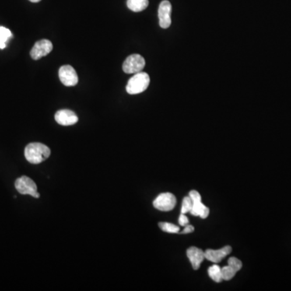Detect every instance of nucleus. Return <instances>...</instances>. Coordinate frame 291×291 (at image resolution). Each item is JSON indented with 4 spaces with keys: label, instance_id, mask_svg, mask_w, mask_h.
Listing matches in <instances>:
<instances>
[{
    "label": "nucleus",
    "instance_id": "f257e3e1",
    "mask_svg": "<svg viewBox=\"0 0 291 291\" xmlns=\"http://www.w3.org/2000/svg\"><path fill=\"white\" fill-rule=\"evenodd\" d=\"M50 148L40 142L28 144L25 149V159L33 164L43 163L50 157Z\"/></svg>",
    "mask_w": 291,
    "mask_h": 291
},
{
    "label": "nucleus",
    "instance_id": "f03ea898",
    "mask_svg": "<svg viewBox=\"0 0 291 291\" xmlns=\"http://www.w3.org/2000/svg\"><path fill=\"white\" fill-rule=\"evenodd\" d=\"M150 85V76L148 73H136L132 78L129 79L127 92L130 95L139 94L148 89Z\"/></svg>",
    "mask_w": 291,
    "mask_h": 291
},
{
    "label": "nucleus",
    "instance_id": "7ed1b4c3",
    "mask_svg": "<svg viewBox=\"0 0 291 291\" xmlns=\"http://www.w3.org/2000/svg\"><path fill=\"white\" fill-rule=\"evenodd\" d=\"M15 187L19 194L23 195L29 194L35 198H39L40 197L36 183L28 176H23L15 180Z\"/></svg>",
    "mask_w": 291,
    "mask_h": 291
},
{
    "label": "nucleus",
    "instance_id": "20e7f679",
    "mask_svg": "<svg viewBox=\"0 0 291 291\" xmlns=\"http://www.w3.org/2000/svg\"><path fill=\"white\" fill-rule=\"evenodd\" d=\"M145 64V59L142 56L134 54L129 56L128 58L124 60L122 69L127 74H136L143 70Z\"/></svg>",
    "mask_w": 291,
    "mask_h": 291
},
{
    "label": "nucleus",
    "instance_id": "39448f33",
    "mask_svg": "<svg viewBox=\"0 0 291 291\" xmlns=\"http://www.w3.org/2000/svg\"><path fill=\"white\" fill-rule=\"evenodd\" d=\"M176 197L171 193L159 194L153 201L154 207L160 211H173L176 206Z\"/></svg>",
    "mask_w": 291,
    "mask_h": 291
},
{
    "label": "nucleus",
    "instance_id": "423d86ee",
    "mask_svg": "<svg viewBox=\"0 0 291 291\" xmlns=\"http://www.w3.org/2000/svg\"><path fill=\"white\" fill-rule=\"evenodd\" d=\"M58 76L63 85L67 87H73L79 82V77L76 71L71 66H61L58 71Z\"/></svg>",
    "mask_w": 291,
    "mask_h": 291
},
{
    "label": "nucleus",
    "instance_id": "0eeeda50",
    "mask_svg": "<svg viewBox=\"0 0 291 291\" xmlns=\"http://www.w3.org/2000/svg\"><path fill=\"white\" fill-rule=\"evenodd\" d=\"M52 50H53V44L51 41L43 39L35 43L33 49L31 50L30 55L33 59L38 60L45 56L48 55Z\"/></svg>",
    "mask_w": 291,
    "mask_h": 291
},
{
    "label": "nucleus",
    "instance_id": "6e6552de",
    "mask_svg": "<svg viewBox=\"0 0 291 291\" xmlns=\"http://www.w3.org/2000/svg\"><path fill=\"white\" fill-rule=\"evenodd\" d=\"M172 13V5L168 0H163L159 4L158 15H159V25L163 29H168L172 24L171 19Z\"/></svg>",
    "mask_w": 291,
    "mask_h": 291
},
{
    "label": "nucleus",
    "instance_id": "1a4fd4ad",
    "mask_svg": "<svg viewBox=\"0 0 291 291\" xmlns=\"http://www.w3.org/2000/svg\"><path fill=\"white\" fill-rule=\"evenodd\" d=\"M54 118L58 124L64 126V127L73 126L79 121L76 114L69 109H61L55 113Z\"/></svg>",
    "mask_w": 291,
    "mask_h": 291
},
{
    "label": "nucleus",
    "instance_id": "9d476101",
    "mask_svg": "<svg viewBox=\"0 0 291 291\" xmlns=\"http://www.w3.org/2000/svg\"><path fill=\"white\" fill-rule=\"evenodd\" d=\"M232 247L230 246H225L222 248L218 250H212L208 249L205 252V258L211 262L218 263L222 261L227 255L232 253Z\"/></svg>",
    "mask_w": 291,
    "mask_h": 291
},
{
    "label": "nucleus",
    "instance_id": "9b49d317",
    "mask_svg": "<svg viewBox=\"0 0 291 291\" xmlns=\"http://www.w3.org/2000/svg\"><path fill=\"white\" fill-rule=\"evenodd\" d=\"M187 257L190 259L194 269L197 270L199 268L201 263L203 262L204 259H205V252L197 247H191L187 250Z\"/></svg>",
    "mask_w": 291,
    "mask_h": 291
},
{
    "label": "nucleus",
    "instance_id": "f8f14e48",
    "mask_svg": "<svg viewBox=\"0 0 291 291\" xmlns=\"http://www.w3.org/2000/svg\"><path fill=\"white\" fill-rule=\"evenodd\" d=\"M191 215L194 216H199L201 218H206L209 216L210 209L208 207L205 206L201 201H197L193 203V207L190 211Z\"/></svg>",
    "mask_w": 291,
    "mask_h": 291
},
{
    "label": "nucleus",
    "instance_id": "ddd939ff",
    "mask_svg": "<svg viewBox=\"0 0 291 291\" xmlns=\"http://www.w3.org/2000/svg\"><path fill=\"white\" fill-rule=\"evenodd\" d=\"M149 5L148 0H127V7L134 12L144 11Z\"/></svg>",
    "mask_w": 291,
    "mask_h": 291
},
{
    "label": "nucleus",
    "instance_id": "4468645a",
    "mask_svg": "<svg viewBox=\"0 0 291 291\" xmlns=\"http://www.w3.org/2000/svg\"><path fill=\"white\" fill-rule=\"evenodd\" d=\"M12 37V33L11 30L7 28L0 26V50L6 48L7 43Z\"/></svg>",
    "mask_w": 291,
    "mask_h": 291
},
{
    "label": "nucleus",
    "instance_id": "2eb2a0df",
    "mask_svg": "<svg viewBox=\"0 0 291 291\" xmlns=\"http://www.w3.org/2000/svg\"><path fill=\"white\" fill-rule=\"evenodd\" d=\"M208 274H209L210 278L215 282H221L222 281V268L214 264L212 266L210 267L208 269Z\"/></svg>",
    "mask_w": 291,
    "mask_h": 291
},
{
    "label": "nucleus",
    "instance_id": "dca6fc26",
    "mask_svg": "<svg viewBox=\"0 0 291 291\" xmlns=\"http://www.w3.org/2000/svg\"><path fill=\"white\" fill-rule=\"evenodd\" d=\"M159 227L163 232H168V233H179L180 232V227L173 223L169 222H159Z\"/></svg>",
    "mask_w": 291,
    "mask_h": 291
},
{
    "label": "nucleus",
    "instance_id": "f3484780",
    "mask_svg": "<svg viewBox=\"0 0 291 291\" xmlns=\"http://www.w3.org/2000/svg\"><path fill=\"white\" fill-rule=\"evenodd\" d=\"M236 273L237 272H236V270L234 269L233 268H232L230 265L222 267V280H225V281H229V280L232 279L234 277L236 276Z\"/></svg>",
    "mask_w": 291,
    "mask_h": 291
},
{
    "label": "nucleus",
    "instance_id": "a211bd4d",
    "mask_svg": "<svg viewBox=\"0 0 291 291\" xmlns=\"http://www.w3.org/2000/svg\"><path fill=\"white\" fill-rule=\"evenodd\" d=\"M192 207H193V201H192L190 196L184 197L183 202H182L181 214L190 212Z\"/></svg>",
    "mask_w": 291,
    "mask_h": 291
},
{
    "label": "nucleus",
    "instance_id": "6ab92c4d",
    "mask_svg": "<svg viewBox=\"0 0 291 291\" xmlns=\"http://www.w3.org/2000/svg\"><path fill=\"white\" fill-rule=\"evenodd\" d=\"M228 265H230L232 268L236 270V272H238V271H240L241 269L242 262L236 257H231L228 260Z\"/></svg>",
    "mask_w": 291,
    "mask_h": 291
},
{
    "label": "nucleus",
    "instance_id": "aec40b11",
    "mask_svg": "<svg viewBox=\"0 0 291 291\" xmlns=\"http://www.w3.org/2000/svg\"><path fill=\"white\" fill-rule=\"evenodd\" d=\"M190 197L191 198L192 201H193V203L194 202H197V201H201V197L200 195L198 192L196 191V190H192L190 193Z\"/></svg>",
    "mask_w": 291,
    "mask_h": 291
},
{
    "label": "nucleus",
    "instance_id": "412c9836",
    "mask_svg": "<svg viewBox=\"0 0 291 291\" xmlns=\"http://www.w3.org/2000/svg\"><path fill=\"white\" fill-rule=\"evenodd\" d=\"M178 222L180 226H185L189 224V222H190V221H189V218L184 215V214H181L180 218H179Z\"/></svg>",
    "mask_w": 291,
    "mask_h": 291
},
{
    "label": "nucleus",
    "instance_id": "4be33fe9",
    "mask_svg": "<svg viewBox=\"0 0 291 291\" xmlns=\"http://www.w3.org/2000/svg\"><path fill=\"white\" fill-rule=\"evenodd\" d=\"M194 232V227L192 225L188 224L184 226V230L180 232V234H190Z\"/></svg>",
    "mask_w": 291,
    "mask_h": 291
},
{
    "label": "nucleus",
    "instance_id": "5701e85b",
    "mask_svg": "<svg viewBox=\"0 0 291 291\" xmlns=\"http://www.w3.org/2000/svg\"><path fill=\"white\" fill-rule=\"evenodd\" d=\"M29 1L32 3H38L40 2V0H29Z\"/></svg>",
    "mask_w": 291,
    "mask_h": 291
}]
</instances>
